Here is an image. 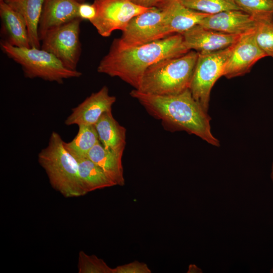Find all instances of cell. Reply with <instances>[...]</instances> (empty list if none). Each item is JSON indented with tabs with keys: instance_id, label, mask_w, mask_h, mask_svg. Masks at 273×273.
I'll return each mask as SVG.
<instances>
[{
	"instance_id": "obj_1",
	"label": "cell",
	"mask_w": 273,
	"mask_h": 273,
	"mask_svg": "<svg viewBox=\"0 0 273 273\" xmlns=\"http://www.w3.org/2000/svg\"><path fill=\"white\" fill-rule=\"evenodd\" d=\"M130 95L150 115L161 120L168 130L185 131L210 145L220 146L219 140L212 133L210 116L194 99L189 89L178 94L165 96L144 93L133 89Z\"/></svg>"
},
{
	"instance_id": "obj_2",
	"label": "cell",
	"mask_w": 273,
	"mask_h": 273,
	"mask_svg": "<svg viewBox=\"0 0 273 273\" xmlns=\"http://www.w3.org/2000/svg\"><path fill=\"white\" fill-rule=\"evenodd\" d=\"M189 51L183 34L178 33L124 50L110 47L107 54L100 61L97 71L118 77L137 89L149 67L160 61L180 56Z\"/></svg>"
},
{
	"instance_id": "obj_3",
	"label": "cell",
	"mask_w": 273,
	"mask_h": 273,
	"mask_svg": "<svg viewBox=\"0 0 273 273\" xmlns=\"http://www.w3.org/2000/svg\"><path fill=\"white\" fill-rule=\"evenodd\" d=\"M198 53L193 50L162 60L149 67L137 89L156 95H173L189 89Z\"/></svg>"
},
{
	"instance_id": "obj_4",
	"label": "cell",
	"mask_w": 273,
	"mask_h": 273,
	"mask_svg": "<svg viewBox=\"0 0 273 273\" xmlns=\"http://www.w3.org/2000/svg\"><path fill=\"white\" fill-rule=\"evenodd\" d=\"M52 187L65 198L86 195L79 180L78 162L67 150L59 134L53 131L48 146L38 155Z\"/></svg>"
},
{
	"instance_id": "obj_5",
	"label": "cell",
	"mask_w": 273,
	"mask_h": 273,
	"mask_svg": "<svg viewBox=\"0 0 273 273\" xmlns=\"http://www.w3.org/2000/svg\"><path fill=\"white\" fill-rule=\"evenodd\" d=\"M2 51L22 67L26 77L40 78L62 83L63 80L79 77L81 73L66 68L52 54L35 47L19 48L2 40Z\"/></svg>"
},
{
	"instance_id": "obj_6",
	"label": "cell",
	"mask_w": 273,
	"mask_h": 273,
	"mask_svg": "<svg viewBox=\"0 0 273 273\" xmlns=\"http://www.w3.org/2000/svg\"><path fill=\"white\" fill-rule=\"evenodd\" d=\"M236 43L218 51L198 53L189 89L194 99L207 112L212 88L216 81L222 76L225 64Z\"/></svg>"
},
{
	"instance_id": "obj_7",
	"label": "cell",
	"mask_w": 273,
	"mask_h": 273,
	"mask_svg": "<svg viewBox=\"0 0 273 273\" xmlns=\"http://www.w3.org/2000/svg\"><path fill=\"white\" fill-rule=\"evenodd\" d=\"M79 18L47 31L40 41L41 49L52 54L72 70L76 67L81 54Z\"/></svg>"
},
{
	"instance_id": "obj_8",
	"label": "cell",
	"mask_w": 273,
	"mask_h": 273,
	"mask_svg": "<svg viewBox=\"0 0 273 273\" xmlns=\"http://www.w3.org/2000/svg\"><path fill=\"white\" fill-rule=\"evenodd\" d=\"M162 22L161 10L150 8L132 18L122 31L121 37L115 38L111 47L124 50L163 38L166 36Z\"/></svg>"
},
{
	"instance_id": "obj_9",
	"label": "cell",
	"mask_w": 273,
	"mask_h": 273,
	"mask_svg": "<svg viewBox=\"0 0 273 273\" xmlns=\"http://www.w3.org/2000/svg\"><path fill=\"white\" fill-rule=\"evenodd\" d=\"M93 3L97 15L90 22L103 37H109L117 30L123 31L132 18L150 9L131 0H94Z\"/></svg>"
},
{
	"instance_id": "obj_10",
	"label": "cell",
	"mask_w": 273,
	"mask_h": 273,
	"mask_svg": "<svg viewBox=\"0 0 273 273\" xmlns=\"http://www.w3.org/2000/svg\"><path fill=\"white\" fill-rule=\"evenodd\" d=\"M264 57L266 55L256 41L255 28L240 36L225 64L222 76L231 79L243 76Z\"/></svg>"
},
{
	"instance_id": "obj_11",
	"label": "cell",
	"mask_w": 273,
	"mask_h": 273,
	"mask_svg": "<svg viewBox=\"0 0 273 273\" xmlns=\"http://www.w3.org/2000/svg\"><path fill=\"white\" fill-rule=\"evenodd\" d=\"M116 100L115 96L109 94L108 87L104 86L72 109V112L65 120V124L66 125H95L104 113L112 111Z\"/></svg>"
},
{
	"instance_id": "obj_12",
	"label": "cell",
	"mask_w": 273,
	"mask_h": 273,
	"mask_svg": "<svg viewBox=\"0 0 273 273\" xmlns=\"http://www.w3.org/2000/svg\"><path fill=\"white\" fill-rule=\"evenodd\" d=\"M163 14L165 35L183 34L209 14L198 12L186 7L180 0H165L159 8Z\"/></svg>"
},
{
	"instance_id": "obj_13",
	"label": "cell",
	"mask_w": 273,
	"mask_h": 273,
	"mask_svg": "<svg viewBox=\"0 0 273 273\" xmlns=\"http://www.w3.org/2000/svg\"><path fill=\"white\" fill-rule=\"evenodd\" d=\"M181 34L187 48L198 53H208L224 49L236 42L241 36L220 32L200 24Z\"/></svg>"
},
{
	"instance_id": "obj_14",
	"label": "cell",
	"mask_w": 273,
	"mask_h": 273,
	"mask_svg": "<svg viewBox=\"0 0 273 273\" xmlns=\"http://www.w3.org/2000/svg\"><path fill=\"white\" fill-rule=\"evenodd\" d=\"M199 24L220 32L241 35L254 29L257 21L242 10H231L208 15Z\"/></svg>"
},
{
	"instance_id": "obj_15",
	"label": "cell",
	"mask_w": 273,
	"mask_h": 273,
	"mask_svg": "<svg viewBox=\"0 0 273 273\" xmlns=\"http://www.w3.org/2000/svg\"><path fill=\"white\" fill-rule=\"evenodd\" d=\"M76 0H43L38 24L39 39L49 30L79 18Z\"/></svg>"
},
{
	"instance_id": "obj_16",
	"label": "cell",
	"mask_w": 273,
	"mask_h": 273,
	"mask_svg": "<svg viewBox=\"0 0 273 273\" xmlns=\"http://www.w3.org/2000/svg\"><path fill=\"white\" fill-rule=\"evenodd\" d=\"M1 32L3 40L19 48L30 47L26 22L22 16L13 10L4 1L0 2Z\"/></svg>"
},
{
	"instance_id": "obj_17",
	"label": "cell",
	"mask_w": 273,
	"mask_h": 273,
	"mask_svg": "<svg viewBox=\"0 0 273 273\" xmlns=\"http://www.w3.org/2000/svg\"><path fill=\"white\" fill-rule=\"evenodd\" d=\"M123 154L106 149L99 142L90 150L87 157L103 170L115 186H123Z\"/></svg>"
},
{
	"instance_id": "obj_18",
	"label": "cell",
	"mask_w": 273,
	"mask_h": 273,
	"mask_svg": "<svg viewBox=\"0 0 273 273\" xmlns=\"http://www.w3.org/2000/svg\"><path fill=\"white\" fill-rule=\"evenodd\" d=\"M95 126L99 141L105 149L123 153L126 129L114 118L112 111L104 113Z\"/></svg>"
},
{
	"instance_id": "obj_19",
	"label": "cell",
	"mask_w": 273,
	"mask_h": 273,
	"mask_svg": "<svg viewBox=\"0 0 273 273\" xmlns=\"http://www.w3.org/2000/svg\"><path fill=\"white\" fill-rule=\"evenodd\" d=\"M24 18L27 25L31 47L41 48L38 33L43 0H4Z\"/></svg>"
},
{
	"instance_id": "obj_20",
	"label": "cell",
	"mask_w": 273,
	"mask_h": 273,
	"mask_svg": "<svg viewBox=\"0 0 273 273\" xmlns=\"http://www.w3.org/2000/svg\"><path fill=\"white\" fill-rule=\"evenodd\" d=\"M78 162L80 182L86 194L115 186L103 170L88 157L78 160Z\"/></svg>"
},
{
	"instance_id": "obj_21",
	"label": "cell",
	"mask_w": 273,
	"mask_h": 273,
	"mask_svg": "<svg viewBox=\"0 0 273 273\" xmlns=\"http://www.w3.org/2000/svg\"><path fill=\"white\" fill-rule=\"evenodd\" d=\"M99 142L95 125H79L76 136L71 142H65V146L78 161L87 158L90 150Z\"/></svg>"
},
{
	"instance_id": "obj_22",
	"label": "cell",
	"mask_w": 273,
	"mask_h": 273,
	"mask_svg": "<svg viewBox=\"0 0 273 273\" xmlns=\"http://www.w3.org/2000/svg\"><path fill=\"white\" fill-rule=\"evenodd\" d=\"M240 10L256 21L273 19V0H234Z\"/></svg>"
},
{
	"instance_id": "obj_23",
	"label": "cell",
	"mask_w": 273,
	"mask_h": 273,
	"mask_svg": "<svg viewBox=\"0 0 273 273\" xmlns=\"http://www.w3.org/2000/svg\"><path fill=\"white\" fill-rule=\"evenodd\" d=\"M180 1L189 9L209 15L228 10H240L234 0H180Z\"/></svg>"
},
{
	"instance_id": "obj_24",
	"label": "cell",
	"mask_w": 273,
	"mask_h": 273,
	"mask_svg": "<svg viewBox=\"0 0 273 273\" xmlns=\"http://www.w3.org/2000/svg\"><path fill=\"white\" fill-rule=\"evenodd\" d=\"M255 38L266 57L273 58V19L257 21Z\"/></svg>"
},
{
	"instance_id": "obj_25",
	"label": "cell",
	"mask_w": 273,
	"mask_h": 273,
	"mask_svg": "<svg viewBox=\"0 0 273 273\" xmlns=\"http://www.w3.org/2000/svg\"><path fill=\"white\" fill-rule=\"evenodd\" d=\"M78 269L79 273H114V268L109 266L104 260L83 251L79 253Z\"/></svg>"
},
{
	"instance_id": "obj_26",
	"label": "cell",
	"mask_w": 273,
	"mask_h": 273,
	"mask_svg": "<svg viewBox=\"0 0 273 273\" xmlns=\"http://www.w3.org/2000/svg\"><path fill=\"white\" fill-rule=\"evenodd\" d=\"M151 270L144 262L135 260L114 268V273H151Z\"/></svg>"
},
{
	"instance_id": "obj_27",
	"label": "cell",
	"mask_w": 273,
	"mask_h": 273,
	"mask_svg": "<svg viewBox=\"0 0 273 273\" xmlns=\"http://www.w3.org/2000/svg\"><path fill=\"white\" fill-rule=\"evenodd\" d=\"M78 15L80 19L87 20L89 22L93 20L97 15V8L95 5L84 2L80 3L78 8Z\"/></svg>"
},
{
	"instance_id": "obj_28",
	"label": "cell",
	"mask_w": 273,
	"mask_h": 273,
	"mask_svg": "<svg viewBox=\"0 0 273 273\" xmlns=\"http://www.w3.org/2000/svg\"><path fill=\"white\" fill-rule=\"evenodd\" d=\"M135 4L147 8H159L165 0H131Z\"/></svg>"
},
{
	"instance_id": "obj_29",
	"label": "cell",
	"mask_w": 273,
	"mask_h": 273,
	"mask_svg": "<svg viewBox=\"0 0 273 273\" xmlns=\"http://www.w3.org/2000/svg\"><path fill=\"white\" fill-rule=\"evenodd\" d=\"M202 270L194 264L189 265L187 273H201Z\"/></svg>"
},
{
	"instance_id": "obj_30",
	"label": "cell",
	"mask_w": 273,
	"mask_h": 273,
	"mask_svg": "<svg viewBox=\"0 0 273 273\" xmlns=\"http://www.w3.org/2000/svg\"><path fill=\"white\" fill-rule=\"evenodd\" d=\"M270 176V179L273 183V162L271 164Z\"/></svg>"
},
{
	"instance_id": "obj_31",
	"label": "cell",
	"mask_w": 273,
	"mask_h": 273,
	"mask_svg": "<svg viewBox=\"0 0 273 273\" xmlns=\"http://www.w3.org/2000/svg\"><path fill=\"white\" fill-rule=\"evenodd\" d=\"M77 1L79 2V3L83 2L85 0H76Z\"/></svg>"
},
{
	"instance_id": "obj_32",
	"label": "cell",
	"mask_w": 273,
	"mask_h": 273,
	"mask_svg": "<svg viewBox=\"0 0 273 273\" xmlns=\"http://www.w3.org/2000/svg\"><path fill=\"white\" fill-rule=\"evenodd\" d=\"M4 1V0H0V2H3V1Z\"/></svg>"
}]
</instances>
